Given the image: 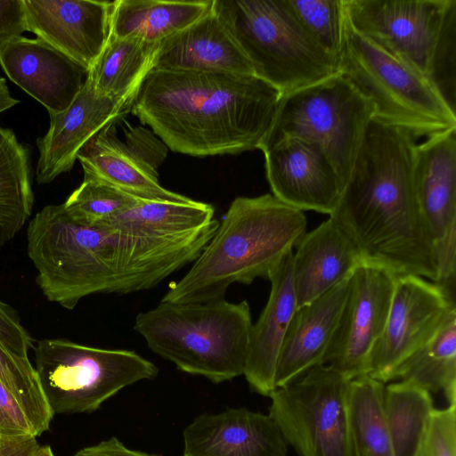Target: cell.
Instances as JSON below:
<instances>
[{"label":"cell","instance_id":"cell-1","mask_svg":"<svg viewBox=\"0 0 456 456\" xmlns=\"http://www.w3.org/2000/svg\"><path fill=\"white\" fill-rule=\"evenodd\" d=\"M415 137L373 118L330 216L362 261L437 283L435 243L414 181Z\"/></svg>","mask_w":456,"mask_h":456},{"label":"cell","instance_id":"cell-2","mask_svg":"<svg viewBox=\"0 0 456 456\" xmlns=\"http://www.w3.org/2000/svg\"><path fill=\"white\" fill-rule=\"evenodd\" d=\"M281 97L254 74L152 69L130 110L173 151L237 154L259 149Z\"/></svg>","mask_w":456,"mask_h":456},{"label":"cell","instance_id":"cell-3","mask_svg":"<svg viewBox=\"0 0 456 456\" xmlns=\"http://www.w3.org/2000/svg\"><path fill=\"white\" fill-rule=\"evenodd\" d=\"M27 251L45 298L68 310L90 295L140 290L134 236L80 224L63 204L44 207L28 222Z\"/></svg>","mask_w":456,"mask_h":456},{"label":"cell","instance_id":"cell-4","mask_svg":"<svg viewBox=\"0 0 456 456\" xmlns=\"http://www.w3.org/2000/svg\"><path fill=\"white\" fill-rule=\"evenodd\" d=\"M306 227L303 211L273 194L235 198L191 269L161 301L208 302L224 298L233 283L268 280Z\"/></svg>","mask_w":456,"mask_h":456},{"label":"cell","instance_id":"cell-5","mask_svg":"<svg viewBox=\"0 0 456 456\" xmlns=\"http://www.w3.org/2000/svg\"><path fill=\"white\" fill-rule=\"evenodd\" d=\"M247 300L161 301L140 313L134 330L178 370L214 383L243 375L252 329Z\"/></svg>","mask_w":456,"mask_h":456},{"label":"cell","instance_id":"cell-6","mask_svg":"<svg viewBox=\"0 0 456 456\" xmlns=\"http://www.w3.org/2000/svg\"><path fill=\"white\" fill-rule=\"evenodd\" d=\"M350 23L430 82L456 110V0H344Z\"/></svg>","mask_w":456,"mask_h":456},{"label":"cell","instance_id":"cell-7","mask_svg":"<svg viewBox=\"0 0 456 456\" xmlns=\"http://www.w3.org/2000/svg\"><path fill=\"white\" fill-rule=\"evenodd\" d=\"M254 74L286 95L338 72L336 60L308 33L288 0H214Z\"/></svg>","mask_w":456,"mask_h":456},{"label":"cell","instance_id":"cell-8","mask_svg":"<svg viewBox=\"0 0 456 456\" xmlns=\"http://www.w3.org/2000/svg\"><path fill=\"white\" fill-rule=\"evenodd\" d=\"M337 69L370 102L373 118L384 123L404 129L414 137L456 127V110L439 91L355 29L346 9Z\"/></svg>","mask_w":456,"mask_h":456},{"label":"cell","instance_id":"cell-9","mask_svg":"<svg viewBox=\"0 0 456 456\" xmlns=\"http://www.w3.org/2000/svg\"><path fill=\"white\" fill-rule=\"evenodd\" d=\"M36 371L53 414L93 412L124 387L153 379L158 367L134 351L44 338L34 347Z\"/></svg>","mask_w":456,"mask_h":456},{"label":"cell","instance_id":"cell-10","mask_svg":"<svg viewBox=\"0 0 456 456\" xmlns=\"http://www.w3.org/2000/svg\"><path fill=\"white\" fill-rule=\"evenodd\" d=\"M373 117L370 102L337 72L283 95L259 150L285 137L313 141L323 149L345 184Z\"/></svg>","mask_w":456,"mask_h":456},{"label":"cell","instance_id":"cell-11","mask_svg":"<svg viewBox=\"0 0 456 456\" xmlns=\"http://www.w3.org/2000/svg\"><path fill=\"white\" fill-rule=\"evenodd\" d=\"M350 380L313 367L270 395L269 415L299 456H354L348 421Z\"/></svg>","mask_w":456,"mask_h":456},{"label":"cell","instance_id":"cell-12","mask_svg":"<svg viewBox=\"0 0 456 456\" xmlns=\"http://www.w3.org/2000/svg\"><path fill=\"white\" fill-rule=\"evenodd\" d=\"M454 309L455 298L439 284L417 275L395 276L387 320L371 350L367 375L385 384L395 379L399 367Z\"/></svg>","mask_w":456,"mask_h":456},{"label":"cell","instance_id":"cell-13","mask_svg":"<svg viewBox=\"0 0 456 456\" xmlns=\"http://www.w3.org/2000/svg\"><path fill=\"white\" fill-rule=\"evenodd\" d=\"M395 279L390 272L365 262L354 270L322 364L349 380L367 375L371 350L387 320Z\"/></svg>","mask_w":456,"mask_h":456},{"label":"cell","instance_id":"cell-14","mask_svg":"<svg viewBox=\"0 0 456 456\" xmlns=\"http://www.w3.org/2000/svg\"><path fill=\"white\" fill-rule=\"evenodd\" d=\"M414 181L418 200L435 243L439 284L455 297L456 127L416 145Z\"/></svg>","mask_w":456,"mask_h":456},{"label":"cell","instance_id":"cell-15","mask_svg":"<svg viewBox=\"0 0 456 456\" xmlns=\"http://www.w3.org/2000/svg\"><path fill=\"white\" fill-rule=\"evenodd\" d=\"M261 151L265 154L266 177L274 197L303 212L332 214L344 184L318 143L285 137Z\"/></svg>","mask_w":456,"mask_h":456},{"label":"cell","instance_id":"cell-16","mask_svg":"<svg viewBox=\"0 0 456 456\" xmlns=\"http://www.w3.org/2000/svg\"><path fill=\"white\" fill-rule=\"evenodd\" d=\"M27 31L90 71L111 37L114 1L23 0Z\"/></svg>","mask_w":456,"mask_h":456},{"label":"cell","instance_id":"cell-17","mask_svg":"<svg viewBox=\"0 0 456 456\" xmlns=\"http://www.w3.org/2000/svg\"><path fill=\"white\" fill-rule=\"evenodd\" d=\"M130 109L129 103L99 94L87 78L68 109L49 114L48 131L37 140L39 150L36 170L37 183H49L69 172L82 147Z\"/></svg>","mask_w":456,"mask_h":456},{"label":"cell","instance_id":"cell-18","mask_svg":"<svg viewBox=\"0 0 456 456\" xmlns=\"http://www.w3.org/2000/svg\"><path fill=\"white\" fill-rule=\"evenodd\" d=\"M0 66L9 79L51 113L69 107L89 70L39 38L18 37L0 50Z\"/></svg>","mask_w":456,"mask_h":456},{"label":"cell","instance_id":"cell-19","mask_svg":"<svg viewBox=\"0 0 456 456\" xmlns=\"http://www.w3.org/2000/svg\"><path fill=\"white\" fill-rule=\"evenodd\" d=\"M287 452L273 418L246 408L200 414L183 430V456H287Z\"/></svg>","mask_w":456,"mask_h":456},{"label":"cell","instance_id":"cell-20","mask_svg":"<svg viewBox=\"0 0 456 456\" xmlns=\"http://www.w3.org/2000/svg\"><path fill=\"white\" fill-rule=\"evenodd\" d=\"M289 252L270 273L267 303L252 325L243 375L255 392L270 396L276 388L275 372L290 321L297 308Z\"/></svg>","mask_w":456,"mask_h":456},{"label":"cell","instance_id":"cell-21","mask_svg":"<svg viewBox=\"0 0 456 456\" xmlns=\"http://www.w3.org/2000/svg\"><path fill=\"white\" fill-rule=\"evenodd\" d=\"M350 276L297 308L278 359L276 387L289 384L322 364L347 296Z\"/></svg>","mask_w":456,"mask_h":456},{"label":"cell","instance_id":"cell-22","mask_svg":"<svg viewBox=\"0 0 456 456\" xmlns=\"http://www.w3.org/2000/svg\"><path fill=\"white\" fill-rule=\"evenodd\" d=\"M153 69L254 74L252 64L213 7L160 43Z\"/></svg>","mask_w":456,"mask_h":456},{"label":"cell","instance_id":"cell-23","mask_svg":"<svg viewBox=\"0 0 456 456\" xmlns=\"http://www.w3.org/2000/svg\"><path fill=\"white\" fill-rule=\"evenodd\" d=\"M362 262L353 240L331 218L305 232L292 255L297 307L349 277Z\"/></svg>","mask_w":456,"mask_h":456},{"label":"cell","instance_id":"cell-24","mask_svg":"<svg viewBox=\"0 0 456 456\" xmlns=\"http://www.w3.org/2000/svg\"><path fill=\"white\" fill-rule=\"evenodd\" d=\"M77 159L83 167L84 180L107 183L143 200L179 203L193 200L162 187L158 171L117 137L114 122L91 138L79 151Z\"/></svg>","mask_w":456,"mask_h":456},{"label":"cell","instance_id":"cell-25","mask_svg":"<svg viewBox=\"0 0 456 456\" xmlns=\"http://www.w3.org/2000/svg\"><path fill=\"white\" fill-rule=\"evenodd\" d=\"M214 0H116L111 36L160 44L212 10Z\"/></svg>","mask_w":456,"mask_h":456},{"label":"cell","instance_id":"cell-26","mask_svg":"<svg viewBox=\"0 0 456 456\" xmlns=\"http://www.w3.org/2000/svg\"><path fill=\"white\" fill-rule=\"evenodd\" d=\"M159 45L134 37L111 36L89 71L94 88L132 105L142 81L154 68Z\"/></svg>","mask_w":456,"mask_h":456},{"label":"cell","instance_id":"cell-27","mask_svg":"<svg viewBox=\"0 0 456 456\" xmlns=\"http://www.w3.org/2000/svg\"><path fill=\"white\" fill-rule=\"evenodd\" d=\"M32 147L0 125V247L28 221L34 204Z\"/></svg>","mask_w":456,"mask_h":456},{"label":"cell","instance_id":"cell-28","mask_svg":"<svg viewBox=\"0 0 456 456\" xmlns=\"http://www.w3.org/2000/svg\"><path fill=\"white\" fill-rule=\"evenodd\" d=\"M399 379L430 393L442 392L448 405L456 404V309L433 336L397 370Z\"/></svg>","mask_w":456,"mask_h":456},{"label":"cell","instance_id":"cell-29","mask_svg":"<svg viewBox=\"0 0 456 456\" xmlns=\"http://www.w3.org/2000/svg\"><path fill=\"white\" fill-rule=\"evenodd\" d=\"M385 387L369 375L350 380L348 421L354 456H394L385 411Z\"/></svg>","mask_w":456,"mask_h":456},{"label":"cell","instance_id":"cell-30","mask_svg":"<svg viewBox=\"0 0 456 456\" xmlns=\"http://www.w3.org/2000/svg\"><path fill=\"white\" fill-rule=\"evenodd\" d=\"M384 403L394 456H417L436 409L431 393L400 380L385 387Z\"/></svg>","mask_w":456,"mask_h":456},{"label":"cell","instance_id":"cell-31","mask_svg":"<svg viewBox=\"0 0 456 456\" xmlns=\"http://www.w3.org/2000/svg\"><path fill=\"white\" fill-rule=\"evenodd\" d=\"M214 214L212 205L196 200L188 203L140 200L102 225L142 233L177 235L208 224L216 219Z\"/></svg>","mask_w":456,"mask_h":456},{"label":"cell","instance_id":"cell-32","mask_svg":"<svg viewBox=\"0 0 456 456\" xmlns=\"http://www.w3.org/2000/svg\"><path fill=\"white\" fill-rule=\"evenodd\" d=\"M0 383L29 419L37 436L49 429L53 412L45 397L35 367L0 345Z\"/></svg>","mask_w":456,"mask_h":456},{"label":"cell","instance_id":"cell-33","mask_svg":"<svg viewBox=\"0 0 456 456\" xmlns=\"http://www.w3.org/2000/svg\"><path fill=\"white\" fill-rule=\"evenodd\" d=\"M140 200L107 183L84 180L63 204L69 215L86 225H102Z\"/></svg>","mask_w":456,"mask_h":456},{"label":"cell","instance_id":"cell-34","mask_svg":"<svg viewBox=\"0 0 456 456\" xmlns=\"http://www.w3.org/2000/svg\"><path fill=\"white\" fill-rule=\"evenodd\" d=\"M304 28L337 61L343 40L344 0H288Z\"/></svg>","mask_w":456,"mask_h":456},{"label":"cell","instance_id":"cell-35","mask_svg":"<svg viewBox=\"0 0 456 456\" xmlns=\"http://www.w3.org/2000/svg\"><path fill=\"white\" fill-rule=\"evenodd\" d=\"M417 456H456V404L435 409Z\"/></svg>","mask_w":456,"mask_h":456},{"label":"cell","instance_id":"cell-36","mask_svg":"<svg viewBox=\"0 0 456 456\" xmlns=\"http://www.w3.org/2000/svg\"><path fill=\"white\" fill-rule=\"evenodd\" d=\"M0 345L12 354L28 358V351L34 349V340L21 324L17 312L0 299Z\"/></svg>","mask_w":456,"mask_h":456},{"label":"cell","instance_id":"cell-37","mask_svg":"<svg viewBox=\"0 0 456 456\" xmlns=\"http://www.w3.org/2000/svg\"><path fill=\"white\" fill-rule=\"evenodd\" d=\"M22 436L37 437L36 431L21 406L0 383V436Z\"/></svg>","mask_w":456,"mask_h":456},{"label":"cell","instance_id":"cell-38","mask_svg":"<svg viewBox=\"0 0 456 456\" xmlns=\"http://www.w3.org/2000/svg\"><path fill=\"white\" fill-rule=\"evenodd\" d=\"M25 31L23 0H0V50Z\"/></svg>","mask_w":456,"mask_h":456},{"label":"cell","instance_id":"cell-39","mask_svg":"<svg viewBox=\"0 0 456 456\" xmlns=\"http://www.w3.org/2000/svg\"><path fill=\"white\" fill-rule=\"evenodd\" d=\"M73 456H157L126 447L116 437L100 442L97 444L85 447Z\"/></svg>","mask_w":456,"mask_h":456},{"label":"cell","instance_id":"cell-40","mask_svg":"<svg viewBox=\"0 0 456 456\" xmlns=\"http://www.w3.org/2000/svg\"><path fill=\"white\" fill-rule=\"evenodd\" d=\"M39 444L36 436L1 437L0 456H32Z\"/></svg>","mask_w":456,"mask_h":456},{"label":"cell","instance_id":"cell-41","mask_svg":"<svg viewBox=\"0 0 456 456\" xmlns=\"http://www.w3.org/2000/svg\"><path fill=\"white\" fill-rule=\"evenodd\" d=\"M20 102V100L11 94L5 78L0 77V113L18 105Z\"/></svg>","mask_w":456,"mask_h":456},{"label":"cell","instance_id":"cell-42","mask_svg":"<svg viewBox=\"0 0 456 456\" xmlns=\"http://www.w3.org/2000/svg\"><path fill=\"white\" fill-rule=\"evenodd\" d=\"M32 456H54V454L49 445H39Z\"/></svg>","mask_w":456,"mask_h":456},{"label":"cell","instance_id":"cell-43","mask_svg":"<svg viewBox=\"0 0 456 456\" xmlns=\"http://www.w3.org/2000/svg\"><path fill=\"white\" fill-rule=\"evenodd\" d=\"M0 441H1V436H0Z\"/></svg>","mask_w":456,"mask_h":456}]
</instances>
